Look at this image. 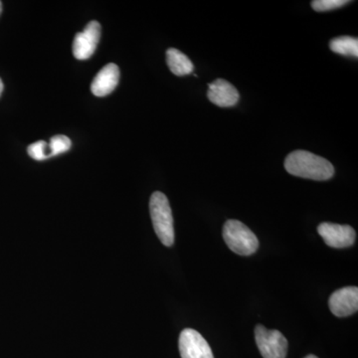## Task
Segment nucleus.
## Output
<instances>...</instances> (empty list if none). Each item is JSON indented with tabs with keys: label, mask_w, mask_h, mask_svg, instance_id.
I'll return each instance as SVG.
<instances>
[{
	"label": "nucleus",
	"mask_w": 358,
	"mask_h": 358,
	"mask_svg": "<svg viewBox=\"0 0 358 358\" xmlns=\"http://www.w3.org/2000/svg\"><path fill=\"white\" fill-rule=\"evenodd\" d=\"M285 169L292 176L317 181L329 180L334 174V167L329 160L301 150L286 157Z\"/></svg>",
	"instance_id": "f257e3e1"
},
{
	"label": "nucleus",
	"mask_w": 358,
	"mask_h": 358,
	"mask_svg": "<svg viewBox=\"0 0 358 358\" xmlns=\"http://www.w3.org/2000/svg\"><path fill=\"white\" fill-rule=\"evenodd\" d=\"M150 217L160 242L166 247L174 243L173 212L169 199L162 192L152 193L150 201Z\"/></svg>",
	"instance_id": "f03ea898"
},
{
	"label": "nucleus",
	"mask_w": 358,
	"mask_h": 358,
	"mask_svg": "<svg viewBox=\"0 0 358 358\" xmlns=\"http://www.w3.org/2000/svg\"><path fill=\"white\" fill-rule=\"evenodd\" d=\"M223 238L231 251L241 256H250L259 248L258 238L244 223L228 220L224 224Z\"/></svg>",
	"instance_id": "7ed1b4c3"
},
{
	"label": "nucleus",
	"mask_w": 358,
	"mask_h": 358,
	"mask_svg": "<svg viewBox=\"0 0 358 358\" xmlns=\"http://www.w3.org/2000/svg\"><path fill=\"white\" fill-rule=\"evenodd\" d=\"M255 338L264 358H286L288 341L279 331H271L265 327L257 326Z\"/></svg>",
	"instance_id": "20e7f679"
},
{
	"label": "nucleus",
	"mask_w": 358,
	"mask_h": 358,
	"mask_svg": "<svg viewBox=\"0 0 358 358\" xmlns=\"http://www.w3.org/2000/svg\"><path fill=\"white\" fill-rule=\"evenodd\" d=\"M178 348L181 358H214L210 345L195 329H185L181 331Z\"/></svg>",
	"instance_id": "39448f33"
},
{
	"label": "nucleus",
	"mask_w": 358,
	"mask_h": 358,
	"mask_svg": "<svg viewBox=\"0 0 358 358\" xmlns=\"http://www.w3.org/2000/svg\"><path fill=\"white\" fill-rule=\"evenodd\" d=\"M317 232L331 248H348L355 244L357 238V233L350 225L324 222L320 224Z\"/></svg>",
	"instance_id": "423d86ee"
},
{
	"label": "nucleus",
	"mask_w": 358,
	"mask_h": 358,
	"mask_svg": "<svg viewBox=\"0 0 358 358\" xmlns=\"http://www.w3.org/2000/svg\"><path fill=\"white\" fill-rule=\"evenodd\" d=\"M101 37V24L98 21H91L83 32L75 36L73 41V55L78 60H87L95 53Z\"/></svg>",
	"instance_id": "0eeeda50"
},
{
	"label": "nucleus",
	"mask_w": 358,
	"mask_h": 358,
	"mask_svg": "<svg viewBox=\"0 0 358 358\" xmlns=\"http://www.w3.org/2000/svg\"><path fill=\"white\" fill-rule=\"evenodd\" d=\"M329 310L336 317H345L358 310V289L345 287L331 294L329 300Z\"/></svg>",
	"instance_id": "6e6552de"
},
{
	"label": "nucleus",
	"mask_w": 358,
	"mask_h": 358,
	"mask_svg": "<svg viewBox=\"0 0 358 358\" xmlns=\"http://www.w3.org/2000/svg\"><path fill=\"white\" fill-rule=\"evenodd\" d=\"M207 96L214 105L221 108H230L239 101L237 89L224 79H217L208 85Z\"/></svg>",
	"instance_id": "1a4fd4ad"
},
{
	"label": "nucleus",
	"mask_w": 358,
	"mask_h": 358,
	"mask_svg": "<svg viewBox=\"0 0 358 358\" xmlns=\"http://www.w3.org/2000/svg\"><path fill=\"white\" fill-rule=\"evenodd\" d=\"M120 81V69L114 63L106 65L92 82L91 91L96 96L110 95Z\"/></svg>",
	"instance_id": "9d476101"
},
{
	"label": "nucleus",
	"mask_w": 358,
	"mask_h": 358,
	"mask_svg": "<svg viewBox=\"0 0 358 358\" xmlns=\"http://www.w3.org/2000/svg\"><path fill=\"white\" fill-rule=\"evenodd\" d=\"M166 63L169 70L176 76L192 74L194 69L190 59L176 48H169L166 51Z\"/></svg>",
	"instance_id": "9b49d317"
},
{
	"label": "nucleus",
	"mask_w": 358,
	"mask_h": 358,
	"mask_svg": "<svg viewBox=\"0 0 358 358\" xmlns=\"http://www.w3.org/2000/svg\"><path fill=\"white\" fill-rule=\"evenodd\" d=\"M329 48L341 55L357 57L358 39L350 36L336 37L329 42Z\"/></svg>",
	"instance_id": "f8f14e48"
},
{
	"label": "nucleus",
	"mask_w": 358,
	"mask_h": 358,
	"mask_svg": "<svg viewBox=\"0 0 358 358\" xmlns=\"http://www.w3.org/2000/svg\"><path fill=\"white\" fill-rule=\"evenodd\" d=\"M71 145H72V143H71L68 136H62V134L53 136L50 140V143H49V148H50L49 157L64 154L70 150Z\"/></svg>",
	"instance_id": "ddd939ff"
},
{
	"label": "nucleus",
	"mask_w": 358,
	"mask_h": 358,
	"mask_svg": "<svg viewBox=\"0 0 358 358\" xmlns=\"http://www.w3.org/2000/svg\"><path fill=\"white\" fill-rule=\"evenodd\" d=\"M350 1L346 0H315L312 1L313 10L317 13H324V11L333 10V9L339 8L345 6Z\"/></svg>",
	"instance_id": "4468645a"
},
{
	"label": "nucleus",
	"mask_w": 358,
	"mask_h": 358,
	"mask_svg": "<svg viewBox=\"0 0 358 358\" xmlns=\"http://www.w3.org/2000/svg\"><path fill=\"white\" fill-rule=\"evenodd\" d=\"M46 148V141H36V143H32V145H30L29 147H28V155L35 160H44L48 159V155L45 152Z\"/></svg>",
	"instance_id": "2eb2a0df"
},
{
	"label": "nucleus",
	"mask_w": 358,
	"mask_h": 358,
	"mask_svg": "<svg viewBox=\"0 0 358 358\" xmlns=\"http://www.w3.org/2000/svg\"><path fill=\"white\" fill-rule=\"evenodd\" d=\"M2 91H3V83H2L1 79H0V96H1Z\"/></svg>",
	"instance_id": "dca6fc26"
},
{
	"label": "nucleus",
	"mask_w": 358,
	"mask_h": 358,
	"mask_svg": "<svg viewBox=\"0 0 358 358\" xmlns=\"http://www.w3.org/2000/svg\"><path fill=\"white\" fill-rule=\"evenodd\" d=\"M305 358H319V357H315V355H308V357H306Z\"/></svg>",
	"instance_id": "f3484780"
},
{
	"label": "nucleus",
	"mask_w": 358,
	"mask_h": 358,
	"mask_svg": "<svg viewBox=\"0 0 358 358\" xmlns=\"http://www.w3.org/2000/svg\"><path fill=\"white\" fill-rule=\"evenodd\" d=\"M2 13V3L1 1H0V14Z\"/></svg>",
	"instance_id": "a211bd4d"
}]
</instances>
